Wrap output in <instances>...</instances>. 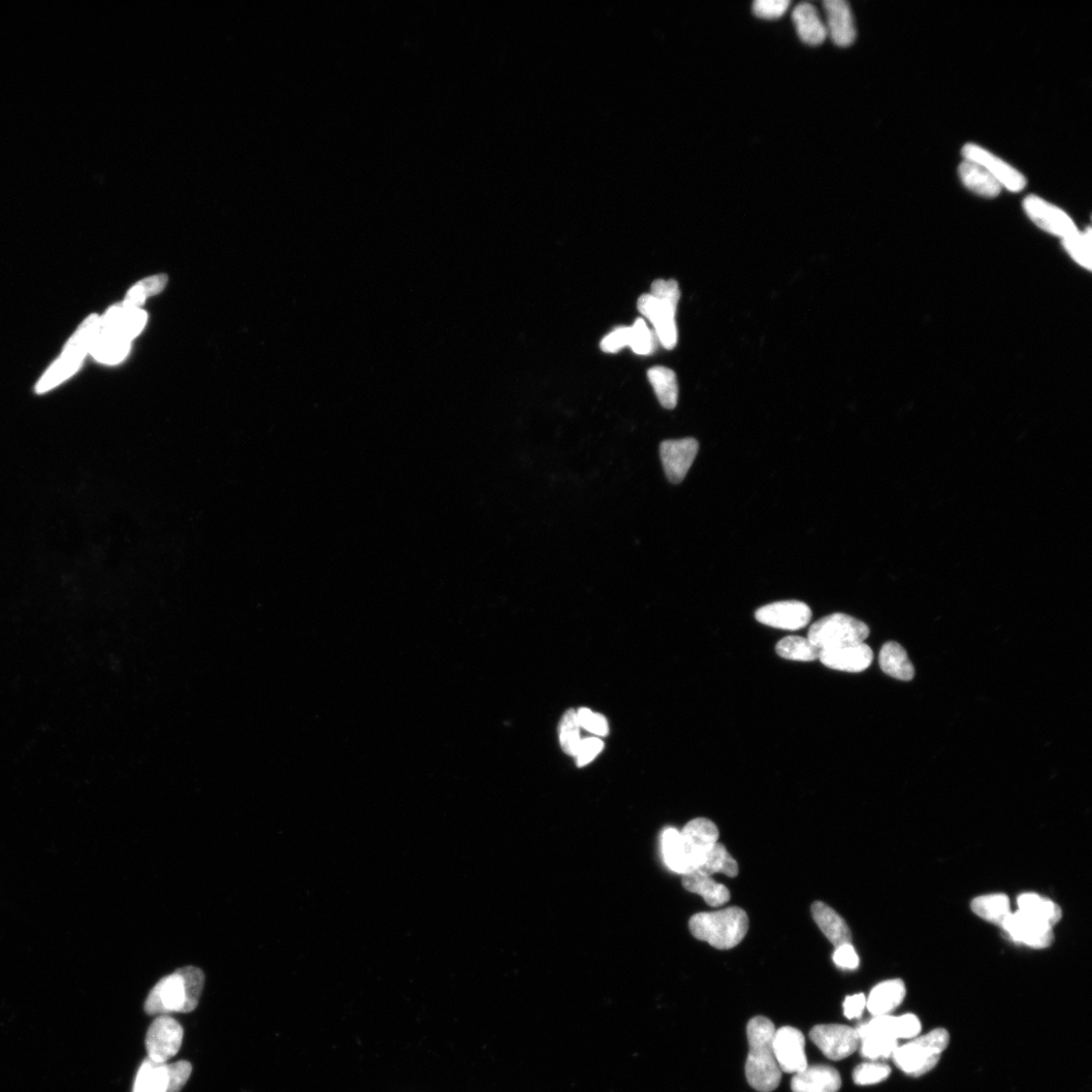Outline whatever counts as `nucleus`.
<instances>
[{"label": "nucleus", "instance_id": "obj_21", "mask_svg": "<svg viewBox=\"0 0 1092 1092\" xmlns=\"http://www.w3.org/2000/svg\"><path fill=\"white\" fill-rule=\"evenodd\" d=\"M812 915L826 939L836 948L852 943V933L845 919L821 902L812 906Z\"/></svg>", "mask_w": 1092, "mask_h": 1092}, {"label": "nucleus", "instance_id": "obj_11", "mask_svg": "<svg viewBox=\"0 0 1092 1092\" xmlns=\"http://www.w3.org/2000/svg\"><path fill=\"white\" fill-rule=\"evenodd\" d=\"M755 617L762 624L793 631L806 627L812 620L813 613L806 603L781 601L759 608Z\"/></svg>", "mask_w": 1092, "mask_h": 1092}, {"label": "nucleus", "instance_id": "obj_5", "mask_svg": "<svg viewBox=\"0 0 1092 1092\" xmlns=\"http://www.w3.org/2000/svg\"><path fill=\"white\" fill-rule=\"evenodd\" d=\"M100 324L101 318L98 315H92L84 321L70 340L63 355L37 384L36 390L39 394L52 390L75 372L86 353L91 350L95 337L99 333Z\"/></svg>", "mask_w": 1092, "mask_h": 1092}, {"label": "nucleus", "instance_id": "obj_7", "mask_svg": "<svg viewBox=\"0 0 1092 1092\" xmlns=\"http://www.w3.org/2000/svg\"><path fill=\"white\" fill-rule=\"evenodd\" d=\"M869 625L850 616L834 614L814 623L808 638L821 651L861 644L869 638Z\"/></svg>", "mask_w": 1092, "mask_h": 1092}, {"label": "nucleus", "instance_id": "obj_41", "mask_svg": "<svg viewBox=\"0 0 1092 1092\" xmlns=\"http://www.w3.org/2000/svg\"><path fill=\"white\" fill-rule=\"evenodd\" d=\"M789 0H757L753 5L754 14L761 19L776 20L789 9Z\"/></svg>", "mask_w": 1092, "mask_h": 1092}, {"label": "nucleus", "instance_id": "obj_12", "mask_svg": "<svg viewBox=\"0 0 1092 1092\" xmlns=\"http://www.w3.org/2000/svg\"><path fill=\"white\" fill-rule=\"evenodd\" d=\"M962 155L965 160H969V162L983 167L1001 183L1003 188L1009 191H1021L1026 184L1025 177L1018 170L979 145L967 144L962 149Z\"/></svg>", "mask_w": 1092, "mask_h": 1092}, {"label": "nucleus", "instance_id": "obj_1", "mask_svg": "<svg viewBox=\"0 0 1092 1092\" xmlns=\"http://www.w3.org/2000/svg\"><path fill=\"white\" fill-rule=\"evenodd\" d=\"M146 321L147 314L140 309L127 308L123 304L113 307L101 319L91 355L104 364L120 363L127 355L132 339L144 328Z\"/></svg>", "mask_w": 1092, "mask_h": 1092}, {"label": "nucleus", "instance_id": "obj_2", "mask_svg": "<svg viewBox=\"0 0 1092 1092\" xmlns=\"http://www.w3.org/2000/svg\"><path fill=\"white\" fill-rule=\"evenodd\" d=\"M204 984L205 975L200 968L187 967L177 969L153 987L146 1000L145 1011L150 1016L195 1011Z\"/></svg>", "mask_w": 1092, "mask_h": 1092}, {"label": "nucleus", "instance_id": "obj_10", "mask_svg": "<svg viewBox=\"0 0 1092 1092\" xmlns=\"http://www.w3.org/2000/svg\"><path fill=\"white\" fill-rule=\"evenodd\" d=\"M1022 207L1027 217L1040 229L1051 235L1065 239L1078 230L1067 213L1040 197L1034 195L1026 197Z\"/></svg>", "mask_w": 1092, "mask_h": 1092}, {"label": "nucleus", "instance_id": "obj_9", "mask_svg": "<svg viewBox=\"0 0 1092 1092\" xmlns=\"http://www.w3.org/2000/svg\"><path fill=\"white\" fill-rule=\"evenodd\" d=\"M810 1037L822 1054L834 1062L854 1054L860 1044L856 1029L843 1024H819Z\"/></svg>", "mask_w": 1092, "mask_h": 1092}, {"label": "nucleus", "instance_id": "obj_42", "mask_svg": "<svg viewBox=\"0 0 1092 1092\" xmlns=\"http://www.w3.org/2000/svg\"><path fill=\"white\" fill-rule=\"evenodd\" d=\"M576 718L581 728H584L597 736H604L608 734V722L602 715L595 714L588 709H581L579 712H576Z\"/></svg>", "mask_w": 1092, "mask_h": 1092}, {"label": "nucleus", "instance_id": "obj_22", "mask_svg": "<svg viewBox=\"0 0 1092 1092\" xmlns=\"http://www.w3.org/2000/svg\"><path fill=\"white\" fill-rule=\"evenodd\" d=\"M792 20L798 36L803 42L811 46H819L827 37L825 25L819 11L812 4H799L793 11Z\"/></svg>", "mask_w": 1092, "mask_h": 1092}, {"label": "nucleus", "instance_id": "obj_3", "mask_svg": "<svg viewBox=\"0 0 1092 1092\" xmlns=\"http://www.w3.org/2000/svg\"><path fill=\"white\" fill-rule=\"evenodd\" d=\"M776 1027L765 1017L752 1018L747 1026L749 1054L746 1076L749 1084L759 1092H772L780 1084L782 1071L773 1049Z\"/></svg>", "mask_w": 1092, "mask_h": 1092}, {"label": "nucleus", "instance_id": "obj_37", "mask_svg": "<svg viewBox=\"0 0 1092 1092\" xmlns=\"http://www.w3.org/2000/svg\"><path fill=\"white\" fill-rule=\"evenodd\" d=\"M861 1054L870 1060L892 1057L898 1047V1040L884 1036H869L860 1040Z\"/></svg>", "mask_w": 1092, "mask_h": 1092}, {"label": "nucleus", "instance_id": "obj_31", "mask_svg": "<svg viewBox=\"0 0 1092 1092\" xmlns=\"http://www.w3.org/2000/svg\"><path fill=\"white\" fill-rule=\"evenodd\" d=\"M971 908L979 918L1001 926L1011 914L1010 899L1005 894L979 896L974 899Z\"/></svg>", "mask_w": 1092, "mask_h": 1092}, {"label": "nucleus", "instance_id": "obj_19", "mask_svg": "<svg viewBox=\"0 0 1092 1092\" xmlns=\"http://www.w3.org/2000/svg\"><path fill=\"white\" fill-rule=\"evenodd\" d=\"M873 657L871 648L865 642H861V644L821 651L819 660L832 670L860 672L871 666Z\"/></svg>", "mask_w": 1092, "mask_h": 1092}, {"label": "nucleus", "instance_id": "obj_28", "mask_svg": "<svg viewBox=\"0 0 1092 1092\" xmlns=\"http://www.w3.org/2000/svg\"><path fill=\"white\" fill-rule=\"evenodd\" d=\"M1018 912L1040 919L1052 927L1063 917L1062 909L1050 899L1036 893H1023L1018 898Z\"/></svg>", "mask_w": 1092, "mask_h": 1092}, {"label": "nucleus", "instance_id": "obj_6", "mask_svg": "<svg viewBox=\"0 0 1092 1092\" xmlns=\"http://www.w3.org/2000/svg\"><path fill=\"white\" fill-rule=\"evenodd\" d=\"M949 1042V1033L945 1029H936L898 1046L892 1058L895 1066L906 1074L920 1076L936 1067Z\"/></svg>", "mask_w": 1092, "mask_h": 1092}, {"label": "nucleus", "instance_id": "obj_17", "mask_svg": "<svg viewBox=\"0 0 1092 1092\" xmlns=\"http://www.w3.org/2000/svg\"><path fill=\"white\" fill-rule=\"evenodd\" d=\"M680 832L696 871L706 854L719 842V828L712 820L700 818L689 821Z\"/></svg>", "mask_w": 1092, "mask_h": 1092}, {"label": "nucleus", "instance_id": "obj_27", "mask_svg": "<svg viewBox=\"0 0 1092 1092\" xmlns=\"http://www.w3.org/2000/svg\"><path fill=\"white\" fill-rule=\"evenodd\" d=\"M879 664L882 670L894 679L912 681L915 677V667L907 651L895 641L886 642L882 647Z\"/></svg>", "mask_w": 1092, "mask_h": 1092}, {"label": "nucleus", "instance_id": "obj_23", "mask_svg": "<svg viewBox=\"0 0 1092 1092\" xmlns=\"http://www.w3.org/2000/svg\"><path fill=\"white\" fill-rule=\"evenodd\" d=\"M906 985L902 980L893 979L876 985L867 999L866 1008L873 1017L890 1015L902 1005L906 998Z\"/></svg>", "mask_w": 1092, "mask_h": 1092}, {"label": "nucleus", "instance_id": "obj_24", "mask_svg": "<svg viewBox=\"0 0 1092 1092\" xmlns=\"http://www.w3.org/2000/svg\"><path fill=\"white\" fill-rule=\"evenodd\" d=\"M661 847L664 861L671 871L682 875L694 871L681 832L678 829L666 828L662 833Z\"/></svg>", "mask_w": 1092, "mask_h": 1092}, {"label": "nucleus", "instance_id": "obj_39", "mask_svg": "<svg viewBox=\"0 0 1092 1092\" xmlns=\"http://www.w3.org/2000/svg\"><path fill=\"white\" fill-rule=\"evenodd\" d=\"M890 1073L891 1069L886 1065L867 1063L856 1067L853 1079L858 1085H872L886 1080Z\"/></svg>", "mask_w": 1092, "mask_h": 1092}, {"label": "nucleus", "instance_id": "obj_18", "mask_svg": "<svg viewBox=\"0 0 1092 1092\" xmlns=\"http://www.w3.org/2000/svg\"><path fill=\"white\" fill-rule=\"evenodd\" d=\"M823 8L827 16V36L839 47L851 46L857 30L850 5L845 0H825Z\"/></svg>", "mask_w": 1092, "mask_h": 1092}, {"label": "nucleus", "instance_id": "obj_14", "mask_svg": "<svg viewBox=\"0 0 1092 1092\" xmlns=\"http://www.w3.org/2000/svg\"><path fill=\"white\" fill-rule=\"evenodd\" d=\"M773 1049L782 1072L796 1074L809 1067L806 1038L795 1027L783 1026L776 1030Z\"/></svg>", "mask_w": 1092, "mask_h": 1092}, {"label": "nucleus", "instance_id": "obj_33", "mask_svg": "<svg viewBox=\"0 0 1092 1092\" xmlns=\"http://www.w3.org/2000/svg\"><path fill=\"white\" fill-rule=\"evenodd\" d=\"M777 654L790 661L813 662L819 659L820 650L809 638L787 636L776 647Z\"/></svg>", "mask_w": 1092, "mask_h": 1092}, {"label": "nucleus", "instance_id": "obj_4", "mask_svg": "<svg viewBox=\"0 0 1092 1092\" xmlns=\"http://www.w3.org/2000/svg\"><path fill=\"white\" fill-rule=\"evenodd\" d=\"M691 934L719 950H729L740 944L748 934L747 913L736 907L720 912L700 913L689 921Z\"/></svg>", "mask_w": 1092, "mask_h": 1092}, {"label": "nucleus", "instance_id": "obj_25", "mask_svg": "<svg viewBox=\"0 0 1092 1092\" xmlns=\"http://www.w3.org/2000/svg\"><path fill=\"white\" fill-rule=\"evenodd\" d=\"M958 174L961 181L974 194L992 199L998 197L1003 186L995 179L983 167L965 160L959 169Z\"/></svg>", "mask_w": 1092, "mask_h": 1092}, {"label": "nucleus", "instance_id": "obj_45", "mask_svg": "<svg viewBox=\"0 0 1092 1092\" xmlns=\"http://www.w3.org/2000/svg\"><path fill=\"white\" fill-rule=\"evenodd\" d=\"M631 327H621L607 335L601 342V349L607 353H616L625 346H630Z\"/></svg>", "mask_w": 1092, "mask_h": 1092}, {"label": "nucleus", "instance_id": "obj_26", "mask_svg": "<svg viewBox=\"0 0 1092 1092\" xmlns=\"http://www.w3.org/2000/svg\"><path fill=\"white\" fill-rule=\"evenodd\" d=\"M683 887L689 892L703 897L706 904L711 907H721L729 902L730 892L727 887L718 883L713 876L700 871H693L682 878Z\"/></svg>", "mask_w": 1092, "mask_h": 1092}, {"label": "nucleus", "instance_id": "obj_35", "mask_svg": "<svg viewBox=\"0 0 1092 1092\" xmlns=\"http://www.w3.org/2000/svg\"><path fill=\"white\" fill-rule=\"evenodd\" d=\"M1091 229L1087 228L1084 232L1077 230L1063 239L1064 246L1072 259L1088 271L1091 270Z\"/></svg>", "mask_w": 1092, "mask_h": 1092}, {"label": "nucleus", "instance_id": "obj_29", "mask_svg": "<svg viewBox=\"0 0 1092 1092\" xmlns=\"http://www.w3.org/2000/svg\"><path fill=\"white\" fill-rule=\"evenodd\" d=\"M648 376L661 405L669 410L676 407L679 397L676 373L665 367H655Z\"/></svg>", "mask_w": 1092, "mask_h": 1092}, {"label": "nucleus", "instance_id": "obj_8", "mask_svg": "<svg viewBox=\"0 0 1092 1092\" xmlns=\"http://www.w3.org/2000/svg\"><path fill=\"white\" fill-rule=\"evenodd\" d=\"M182 1040L181 1024L170 1016H159L146 1035L148 1058L158 1064H168L180 1050Z\"/></svg>", "mask_w": 1092, "mask_h": 1092}, {"label": "nucleus", "instance_id": "obj_36", "mask_svg": "<svg viewBox=\"0 0 1092 1092\" xmlns=\"http://www.w3.org/2000/svg\"><path fill=\"white\" fill-rule=\"evenodd\" d=\"M581 726L577 721L576 712H567L560 723V743L563 751L574 757L581 744Z\"/></svg>", "mask_w": 1092, "mask_h": 1092}, {"label": "nucleus", "instance_id": "obj_43", "mask_svg": "<svg viewBox=\"0 0 1092 1092\" xmlns=\"http://www.w3.org/2000/svg\"><path fill=\"white\" fill-rule=\"evenodd\" d=\"M192 1067L187 1062H178L175 1064L168 1065V1092H180L189 1079Z\"/></svg>", "mask_w": 1092, "mask_h": 1092}, {"label": "nucleus", "instance_id": "obj_48", "mask_svg": "<svg viewBox=\"0 0 1092 1092\" xmlns=\"http://www.w3.org/2000/svg\"><path fill=\"white\" fill-rule=\"evenodd\" d=\"M867 999L863 993L848 997L843 1005L844 1015L849 1019L859 1018L866 1009Z\"/></svg>", "mask_w": 1092, "mask_h": 1092}, {"label": "nucleus", "instance_id": "obj_20", "mask_svg": "<svg viewBox=\"0 0 1092 1092\" xmlns=\"http://www.w3.org/2000/svg\"><path fill=\"white\" fill-rule=\"evenodd\" d=\"M841 1086L840 1073L827 1066L808 1067L794 1074L791 1081L793 1092H838Z\"/></svg>", "mask_w": 1092, "mask_h": 1092}, {"label": "nucleus", "instance_id": "obj_40", "mask_svg": "<svg viewBox=\"0 0 1092 1092\" xmlns=\"http://www.w3.org/2000/svg\"><path fill=\"white\" fill-rule=\"evenodd\" d=\"M651 292L660 301L678 308L681 293L676 280L658 279L652 284Z\"/></svg>", "mask_w": 1092, "mask_h": 1092}, {"label": "nucleus", "instance_id": "obj_15", "mask_svg": "<svg viewBox=\"0 0 1092 1092\" xmlns=\"http://www.w3.org/2000/svg\"><path fill=\"white\" fill-rule=\"evenodd\" d=\"M699 451L694 438L666 440L660 446V455L668 479L677 485L685 478Z\"/></svg>", "mask_w": 1092, "mask_h": 1092}, {"label": "nucleus", "instance_id": "obj_44", "mask_svg": "<svg viewBox=\"0 0 1092 1092\" xmlns=\"http://www.w3.org/2000/svg\"><path fill=\"white\" fill-rule=\"evenodd\" d=\"M603 748L604 744L598 737H589L582 740L574 756L577 766L584 767L590 764Z\"/></svg>", "mask_w": 1092, "mask_h": 1092}, {"label": "nucleus", "instance_id": "obj_13", "mask_svg": "<svg viewBox=\"0 0 1092 1092\" xmlns=\"http://www.w3.org/2000/svg\"><path fill=\"white\" fill-rule=\"evenodd\" d=\"M638 311L646 316L656 330V336L667 349H672L678 341L676 325L677 307L660 301L651 294L642 295L637 303Z\"/></svg>", "mask_w": 1092, "mask_h": 1092}, {"label": "nucleus", "instance_id": "obj_46", "mask_svg": "<svg viewBox=\"0 0 1092 1092\" xmlns=\"http://www.w3.org/2000/svg\"><path fill=\"white\" fill-rule=\"evenodd\" d=\"M921 1031V1024L918 1018L915 1015L909 1014L902 1017H896V1037L897 1039H915Z\"/></svg>", "mask_w": 1092, "mask_h": 1092}, {"label": "nucleus", "instance_id": "obj_47", "mask_svg": "<svg viewBox=\"0 0 1092 1092\" xmlns=\"http://www.w3.org/2000/svg\"><path fill=\"white\" fill-rule=\"evenodd\" d=\"M832 959L833 962L836 963V966L844 969L853 970L858 968L860 965L859 956L852 943L845 944L836 948V951H834L833 953Z\"/></svg>", "mask_w": 1092, "mask_h": 1092}, {"label": "nucleus", "instance_id": "obj_34", "mask_svg": "<svg viewBox=\"0 0 1092 1092\" xmlns=\"http://www.w3.org/2000/svg\"><path fill=\"white\" fill-rule=\"evenodd\" d=\"M167 284L168 276L165 274L148 277L138 282L132 290L127 293L123 305L131 309H139L147 298L162 293Z\"/></svg>", "mask_w": 1092, "mask_h": 1092}, {"label": "nucleus", "instance_id": "obj_32", "mask_svg": "<svg viewBox=\"0 0 1092 1092\" xmlns=\"http://www.w3.org/2000/svg\"><path fill=\"white\" fill-rule=\"evenodd\" d=\"M697 871L710 876L716 873H722L733 878L738 875V865L727 852L726 848L718 842L708 854H706Z\"/></svg>", "mask_w": 1092, "mask_h": 1092}, {"label": "nucleus", "instance_id": "obj_30", "mask_svg": "<svg viewBox=\"0 0 1092 1092\" xmlns=\"http://www.w3.org/2000/svg\"><path fill=\"white\" fill-rule=\"evenodd\" d=\"M168 1064H158L147 1057L136 1075L133 1092H168Z\"/></svg>", "mask_w": 1092, "mask_h": 1092}, {"label": "nucleus", "instance_id": "obj_16", "mask_svg": "<svg viewBox=\"0 0 1092 1092\" xmlns=\"http://www.w3.org/2000/svg\"><path fill=\"white\" fill-rule=\"evenodd\" d=\"M1002 926L1014 941L1036 949L1049 947L1054 939L1053 927L1023 913H1011Z\"/></svg>", "mask_w": 1092, "mask_h": 1092}, {"label": "nucleus", "instance_id": "obj_38", "mask_svg": "<svg viewBox=\"0 0 1092 1092\" xmlns=\"http://www.w3.org/2000/svg\"><path fill=\"white\" fill-rule=\"evenodd\" d=\"M657 336L650 330L647 323L641 318L636 319L633 326L631 327V342L630 348L638 356H649L656 348Z\"/></svg>", "mask_w": 1092, "mask_h": 1092}]
</instances>
